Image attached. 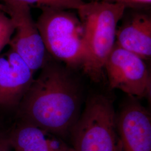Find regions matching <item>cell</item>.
<instances>
[{"label": "cell", "mask_w": 151, "mask_h": 151, "mask_svg": "<svg viewBox=\"0 0 151 151\" xmlns=\"http://www.w3.org/2000/svg\"><path fill=\"white\" fill-rule=\"evenodd\" d=\"M49 57L17 106L20 120L59 137L70 134L80 115L81 90L70 73Z\"/></svg>", "instance_id": "cell-1"}, {"label": "cell", "mask_w": 151, "mask_h": 151, "mask_svg": "<svg viewBox=\"0 0 151 151\" xmlns=\"http://www.w3.org/2000/svg\"><path fill=\"white\" fill-rule=\"evenodd\" d=\"M125 6L105 1L84 3L77 10L83 30L82 67L92 81L103 77L105 65L115 45L116 27Z\"/></svg>", "instance_id": "cell-2"}, {"label": "cell", "mask_w": 151, "mask_h": 151, "mask_svg": "<svg viewBox=\"0 0 151 151\" xmlns=\"http://www.w3.org/2000/svg\"><path fill=\"white\" fill-rule=\"evenodd\" d=\"M70 134L74 151H119L113 101L103 95L88 99Z\"/></svg>", "instance_id": "cell-3"}, {"label": "cell", "mask_w": 151, "mask_h": 151, "mask_svg": "<svg viewBox=\"0 0 151 151\" xmlns=\"http://www.w3.org/2000/svg\"><path fill=\"white\" fill-rule=\"evenodd\" d=\"M40 9L36 24L49 55L71 67L82 65L85 52L80 19L63 9Z\"/></svg>", "instance_id": "cell-4"}, {"label": "cell", "mask_w": 151, "mask_h": 151, "mask_svg": "<svg viewBox=\"0 0 151 151\" xmlns=\"http://www.w3.org/2000/svg\"><path fill=\"white\" fill-rule=\"evenodd\" d=\"M109 87L135 98L151 95V78L144 60L115 43L105 65Z\"/></svg>", "instance_id": "cell-5"}, {"label": "cell", "mask_w": 151, "mask_h": 151, "mask_svg": "<svg viewBox=\"0 0 151 151\" xmlns=\"http://www.w3.org/2000/svg\"><path fill=\"white\" fill-rule=\"evenodd\" d=\"M7 15L14 22L15 30L9 45L34 74L41 70L49 57L36 22L32 19L30 7L19 2L4 4Z\"/></svg>", "instance_id": "cell-6"}, {"label": "cell", "mask_w": 151, "mask_h": 151, "mask_svg": "<svg viewBox=\"0 0 151 151\" xmlns=\"http://www.w3.org/2000/svg\"><path fill=\"white\" fill-rule=\"evenodd\" d=\"M119 151H151V118L136 98L129 96L116 116Z\"/></svg>", "instance_id": "cell-7"}, {"label": "cell", "mask_w": 151, "mask_h": 151, "mask_svg": "<svg viewBox=\"0 0 151 151\" xmlns=\"http://www.w3.org/2000/svg\"><path fill=\"white\" fill-rule=\"evenodd\" d=\"M34 73L12 49L0 55V106H19L34 80Z\"/></svg>", "instance_id": "cell-8"}, {"label": "cell", "mask_w": 151, "mask_h": 151, "mask_svg": "<svg viewBox=\"0 0 151 151\" xmlns=\"http://www.w3.org/2000/svg\"><path fill=\"white\" fill-rule=\"evenodd\" d=\"M7 136L14 151H74L59 137L21 120Z\"/></svg>", "instance_id": "cell-9"}, {"label": "cell", "mask_w": 151, "mask_h": 151, "mask_svg": "<svg viewBox=\"0 0 151 151\" xmlns=\"http://www.w3.org/2000/svg\"><path fill=\"white\" fill-rule=\"evenodd\" d=\"M116 44L143 60L151 55V20L145 15L138 14L116 31Z\"/></svg>", "instance_id": "cell-10"}, {"label": "cell", "mask_w": 151, "mask_h": 151, "mask_svg": "<svg viewBox=\"0 0 151 151\" xmlns=\"http://www.w3.org/2000/svg\"><path fill=\"white\" fill-rule=\"evenodd\" d=\"M9 2H19L39 9L52 7L60 9L78 10L85 2L82 0H0V3L5 4Z\"/></svg>", "instance_id": "cell-11"}, {"label": "cell", "mask_w": 151, "mask_h": 151, "mask_svg": "<svg viewBox=\"0 0 151 151\" xmlns=\"http://www.w3.org/2000/svg\"><path fill=\"white\" fill-rule=\"evenodd\" d=\"M15 30L11 17L0 10V53L10 43Z\"/></svg>", "instance_id": "cell-12"}, {"label": "cell", "mask_w": 151, "mask_h": 151, "mask_svg": "<svg viewBox=\"0 0 151 151\" xmlns=\"http://www.w3.org/2000/svg\"><path fill=\"white\" fill-rule=\"evenodd\" d=\"M103 1L122 4L125 7H127V6L150 4L151 3V0H104Z\"/></svg>", "instance_id": "cell-13"}, {"label": "cell", "mask_w": 151, "mask_h": 151, "mask_svg": "<svg viewBox=\"0 0 151 151\" xmlns=\"http://www.w3.org/2000/svg\"><path fill=\"white\" fill-rule=\"evenodd\" d=\"M10 142L7 135H4L0 138V151H11Z\"/></svg>", "instance_id": "cell-14"}, {"label": "cell", "mask_w": 151, "mask_h": 151, "mask_svg": "<svg viewBox=\"0 0 151 151\" xmlns=\"http://www.w3.org/2000/svg\"><path fill=\"white\" fill-rule=\"evenodd\" d=\"M0 10L2 11H4L6 14H7V8L4 4L0 3Z\"/></svg>", "instance_id": "cell-15"}, {"label": "cell", "mask_w": 151, "mask_h": 151, "mask_svg": "<svg viewBox=\"0 0 151 151\" xmlns=\"http://www.w3.org/2000/svg\"><path fill=\"white\" fill-rule=\"evenodd\" d=\"M3 135H3V134L1 133V131H0V138H1V137L3 136Z\"/></svg>", "instance_id": "cell-16"}]
</instances>
